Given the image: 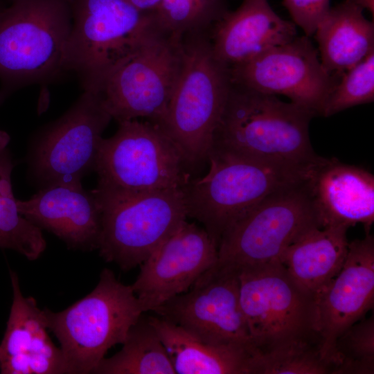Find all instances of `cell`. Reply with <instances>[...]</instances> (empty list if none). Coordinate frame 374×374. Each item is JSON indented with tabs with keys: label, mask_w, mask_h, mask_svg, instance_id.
<instances>
[{
	"label": "cell",
	"mask_w": 374,
	"mask_h": 374,
	"mask_svg": "<svg viewBox=\"0 0 374 374\" xmlns=\"http://www.w3.org/2000/svg\"><path fill=\"white\" fill-rule=\"evenodd\" d=\"M333 374L374 373V317L362 318L336 340Z\"/></svg>",
	"instance_id": "27"
},
{
	"label": "cell",
	"mask_w": 374,
	"mask_h": 374,
	"mask_svg": "<svg viewBox=\"0 0 374 374\" xmlns=\"http://www.w3.org/2000/svg\"><path fill=\"white\" fill-rule=\"evenodd\" d=\"M184 187L105 198L93 194L101 209L100 256L124 271L140 266L186 220Z\"/></svg>",
	"instance_id": "10"
},
{
	"label": "cell",
	"mask_w": 374,
	"mask_h": 374,
	"mask_svg": "<svg viewBox=\"0 0 374 374\" xmlns=\"http://www.w3.org/2000/svg\"><path fill=\"white\" fill-rule=\"evenodd\" d=\"M182 63V39L152 28L94 92L118 123L145 118L156 123L166 109Z\"/></svg>",
	"instance_id": "11"
},
{
	"label": "cell",
	"mask_w": 374,
	"mask_h": 374,
	"mask_svg": "<svg viewBox=\"0 0 374 374\" xmlns=\"http://www.w3.org/2000/svg\"><path fill=\"white\" fill-rule=\"evenodd\" d=\"M349 3L355 4L363 10H368L373 16L374 13V0H345Z\"/></svg>",
	"instance_id": "32"
},
{
	"label": "cell",
	"mask_w": 374,
	"mask_h": 374,
	"mask_svg": "<svg viewBox=\"0 0 374 374\" xmlns=\"http://www.w3.org/2000/svg\"><path fill=\"white\" fill-rule=\"evenodd\" d=\"M239 289L237 272L202 276L187 292L153 312L202 342L255 348L240 306Z\"/></svg>",
	"instance_id": "14"
},
{
	"label": "cell",
	"mask_w": 374,
	"mask_h": 374,
	"mask_svg": "<svg viewBox=\"0 0 374 374\" xmlns=\"http://www.w3.org/2000/svg\"><path fill=\"white\" fill-rule=\"evenodd\" d=\"M70 0H10L0 7V105L12 91L65 72Z\"/></svg>",
	"instance_id": "4"
},
{
	"label": "cell",
	"mask_w": 374,
	"mask_h": 374,
	"mask_svg": "<svg viewBox=\"0 0 374 374\" xmlns=\"http://www.w3.org/2000/svg\"><path fill=\"white\" fill-rule=\"evenodd\" d=\"M10 276L12 303L0 344L1 373H66L62 350L48 335L44 310L33 297L24 296L17 274L10 270Z\"/></svg>",
	"instance_id": "19"
},
{
	"label": "cell",
	"mask_w": 374,
	"mask_h": 374,
	"mask_svg": "<svg viewBox=\"0 0 374 374\" xmlns=\"http://www.w3.org/2000/svg\"><path fill=\"white\" fill-rule=\"evenodd\" d=\"M314 228L321 227L307 180L282 188L224 231L215 264L201 276L280 261L291 244Z\"/></svg>",
	"instance_id": "8"
},
{
	"label": "cell",
	"mask_w": 374,
	"mask_h": 374,
	"mask_svg": "<svg viewBox=\"0 0 374 374\" xmlns=\"http://www.w3.org/2000/svg\"><path fill=\"white\" fill-rule=\"evenodd\" d=\"M373 100L374 51L341 76L329 93L321 116L328 117Z\"/></svg>",
	"instance_id": "29"
},
{
	"label": "cell",
	"mask_w": 374,
	"mask_h": 374,
	"mask_svg": "<svg viewBox=\"0 0 374 374\" xmlns=\"http://www.w3.org/2000/svg\"><path fill=\"white\" fill-rule=\"evenodd\" d=\"M70 4L63 67L76 73L84 91H96L151 30V15L130 0H70Z\"/></svg>",
	"instance_id": "9"
},
{
	"label": "cell",
	"mask_w": 374,
	"mask_h": 374,
	"mask_svg": "<svg viewBox=\"0 0 374 374\" xmlns=\"http://www.w3.org/2000/svg\"><path fill=\"white\" fill-rule=\"evenodd\" d=\"M176 374H253L255 348L202 342L166 320L148 317Z\"/></svg>",
	"instance_id": "21"
},
{
	"label": "cell",
	"mask_w": 374,
	"mask_h": 374,
	"mask_svg": "<svg viewBox=\"0 0 374 374\" xmlns=\"http://www.w3.org/2000/svg\"><path fill=\"white\" fill-rule=\"evenodd\" d=\"M307 184L321 228L362 224L370 233L374 222V175L335 158L321 157Z\"/></svg>",
	"instance_id": "18"
},
{
	"label": "cell",
	"mask_w": 374,
	"mask_h": 374,
	"mask_svg": "<svg viewBox=\"0 0 374 374\" xmlns=\"http://www.w3.org/2000/svg\"><path fill=\"white\" fill-rule=\"evenodd\" d=\"M294 24L300 26L305 35L310 37L329 10L330 0H283Z\"/></svg>",
	"instance_id": "30"
},
{
	"label": "cell",
	"mask_w": 374,
	"mask_h": 374,
	"mask_svg": "<svg viewBox=\"0 0 374 374\" xmlns=\"http://www.w3.org/2000/svg\"><path fill=\"white\" fill-rule=\"evenodd\" d=\"M310 37H296L229 68L231 82L260 92L281 94L321 115L339 79L323 69Z\"/></svg>",
	"instance_id": "13"
},
{
	"label": "cell",
	"mask_w": 374,
	"mask_h": 374,
	"mask_svg": "<svg viewBox=\"0 0 374 374\" xmlns=\"http://www.w3.org/2000/svg\"><path fill=\"white\" fill-rule=\"evenodd\" d=\"M319 343L278 349L254 357L253 374H332Z\"/></svg>",
	"instance_id": "28"
},
{
	"label": "cell",
	"mask_w": 374,
	"mask_h": 374,
	"mask_svg": "<svg viewBox=\"0 0 374 374\" xmlns=\"http://www.w3.org/2000/svg\"><path fill=\"white\" fill-rule=\"evenodd\" d=\"M19 213L41 230L61 240L69 249L97 250L101 209L81 181L61 182L39 188L26 200L17 199Z\"/></svg>",
	"instance_id": "17"
},
{
	"label": "cell",
	"mask_w": 374,
	"mask_h": 374,
	"mask_svg": "<svg viewBox=\"0 0 374 374\" xmlns=\"http://www.w3.org/2000/svg\"><path fill=\"white\" fill-rule=\"evenodd\" d=\"M317 161L279 163L213 148L207 174L184 187L188 217L204 226L217 248L235 222L271 194L307 180Z\"/></svg>",
	"instance_id": "2"
},
{
	"label": "cell",
	"mask_w": 374,
	"mask_h": 374,
	"mask_svg": "<svg viewBox=\"0 0 374 374\" xmlns=\"http://www.w3.org/2000/svg\"><path fill=\"white\" fill-rule=\"evenodd\" d=\"M10 136L0 130V248L14 250L28 260H37L46 248L42 230L19 211L11 175L14 168Z\"/></svg>",
	"instance_id": "24"
},
{
	"label": "cell",
	"mask_w": 374,
	"mask_h": 374,
	"mask_svg": "<svg viewBox=\"0 0 374 374\" xmlns=\"http://www.w3.org/2000/svg\"><path fill=\"white\" fill-rule=\"evenodd\" d=\"M315 303L322 354L334 370L332 357L337 339L373 308V235L368 233L362 239L349 242L341 269L315 294Z\"/></svg>",
	"instance_id": "16"
},
{
	"label": "cell",
	"mask_w": 374,
	"mask_h": 374,
	"mask_svg": "<svg viewBox=\"0 0 374 374\" xmlns=\"http://www.w3.org/2000/svg\"><path fill=\"white\" fill-rule=\"evenodd\" d=\"M363 10L344 1L330 8L319 23L315 39L321 64L329 75L339 80L374 51V24Z\"/></svg>",
	"instance_id": "22"
},
{
	"label": "cell",
	"mask_w": 374,
	"mask_h": 374,
	"mask_svg": "<svg viewBox=\"0 0 374 374\" xmlns=\"http://www.w3.org/2000/svg\"><path fill=\"white\" fill-rule=\"evenodd\" d=\"M315 116L275 95L231 82L213 148L274 163L310 165L321 158L313 150L309 135Z\"/></svg>",
	"instance_id": "1"
},
{
	"label": "cell",
	"mask_w": 374,
	"mask_h": 374,
	"mask_svg": "<svg viewBox=\"0 0 374 374\" xmlns=\"http://www.w3.org/2000/svg\"><path fill=\"white\" fill-rule=\"evenodd\" d=\"M240 303L256 355L319 343L315 296L299 286L280 261L238 271Z\"/></svg>",
	"instance_id": "6"
},
{
	"label": "cell",
	"mask_w": 374,
	"mask_h": 374,
	"mask_svg": "<svg viewBox=\"0 0 374 374\" xmlns=\"http://www.w3.org/2000/svg\"><path fill=\"white\" fill-rule=\"evenodd\" d=\"M130 1L139 10L151 13L157 8L161 0H130Z\"/></svg>",
	"instance_id": "31"
},
{
	"label": "cell",
	"mask_w": 374,
	"mask_h": 374,
	"mask_svg": "<svg viewBox=\"0 0 374 374\" xmlns=\"http://www.w3.org/2000/svg\"><path fill=\"white\" fill-rule=\"evenodd\" d=\"M96 374H176L155 328L143 314L129 330L120 351L104 357Z\"/></svg>",
	"instance_id": "25"
},
{
	"label": "cell",
	"mask_w": 374,
	"mask_h": 374,
	"mask_svg": "<svg viewBox=\"0 0 374 374\" xmlns=\"http://www.w3.org/2000/svg\"><path fill=\"white\" fill-rule=\"evenodd\" d=\"M112 119L96 92L84 91L58 119L33 139L28 174L38 188L82 181L94 170L103 133Z\"/></svg>",
	"instance_id": "12"
},
{
	"label": "cell",
	"mask_w": 374,
	"mask_h": 374,
	"mask_svg": "<svg viewBox=\"0 0 374 374\" xmlns=\"http://www.w3.org/2000/svg\"><path fill=\"white\" fill-rule=\"evenodd\" d=\"M348 229L343 226L312 229L283 253L280 262L304 290L315 296L341 269L348 251Z\"/></svg>",
	"instance_id": "23"
},
{
	"label": "cell",
	"mask_w": 374,
	"mask_h": 374,
	"mask_svg": "<svg viewBox=\"0 0 374 374\" xmlns=\"http://www.w3.org/2000/svg\"><path fill=\"white\" fill-rule=\"evenodd\" d=\"M184 159L156 123L136 119L118 123L103 138L94 170L97 197H114L184 187L189 181Z\"/></svg>",
	"instance_id": "7"
},
{
	"label": "cell",
	"mask_w": 374,
	"mask_h": 374,
	"mask_svg": "<svg viewBox=\"0 0 374 374\" xmlns=\"http://www.w3.org/2000/svg\"><path fill=\"white\" fill-rule=\"evenodd\" d=\"M182 46L180 73L156 124L193 168L208 162L231 80L229 69L213 55L209 30L184 35Z\"/></svg>",
	"instance_id": "3"
},
{
	"label": "cell",
	"mask_w": 374,
	"mask_h": 374,
	"mask_svg": "<svg viewBox=\"0 0 374 374\" xmlns=\"http://www.w3.org/2000/svg\"><path fill=\"white\" fill-rule=\"evenodd\" d=\"M217 248L207 233L186 220L140 265L131 287L143 312L187 292L215 262Z\"/></svg>",
	"instance_id": "15"
},
{
	"label": "cell",
	"mask_w": 374,
	"mask_h": 374,
	"mask_svg": "<svg viewBox=\"0 0 374 374\" xmlns=\"http://www.w3.org/2000/svg\"><path fill=\"white\" fill-rule=\"evenodd\" d=\"M231 0H161L151 12L157 32L178 39L208 31L229 10Z\"/></svg>",
	"instance_id": "26"
},
{
	"label": "cell",
	"mask_w": 374,
	"mask_h": 374,
	"mask_svg": "<svg viewBox=\"0 0 374 374\" xmlns=\"http://www.w3.org/2000/svg\"><path fill=\"white\" fill-rule=\"evenodd\" d=\"M296 37L295 24L279 17L267 0H242L209 30L213 55L229 69Z\"/></svg>",
	"instance_id": "20"
},
{
	"label": "cell",
	"mask_w": 374,
	"mask_h": 374,
	"mask_svg": "<svg viewBox=\"0 0 374 374\" xmlns=\"http://www.w3.org/2000/svg\"><path fill=\"white\" fill-rule=\"evenodd\" d=\"M44 310L69 374L93 373L109 349L123 344L143 314L131 285L120 282L108 268L84 298L60 312Z\"/></svg>",
	"instance_id": "5"
}]
</instances>
